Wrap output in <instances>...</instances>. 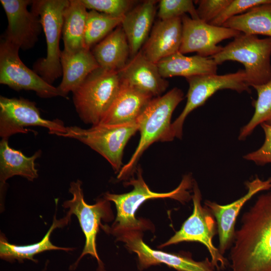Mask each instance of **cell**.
Segmentation results:
<instances>
[{"label": "cell", "instance_id": "cell-1", "mask_svg": "<svg viewBox=\"0 0 271 271\" xmlns=\"http://www.w3.org/2000/svg\"><path fill=\"white\" fill-rule=\"evenodd\" d=\"M229 256L231 271H271V191L242 215Z\"/></svg>", "mask_w": 271, "mask_h": 271}, {"label": "cell", "instance_id": "cell-2", "mask_svg": "<svg viewBox=\"0 0 271 271\" xmlns=\"http://www.w3.org/2000/svg\"><path fill=\"white\" fill-rule=\"evenodd\" d=\"M184 99V93L174 87L165 94L153 98L137 119L141 138L127 164L119 172L118 179L130 174L143 153L155 142H169L172 114Z\"/></svg>", "mask_w": 271, "mask_h": 271}, {"label": "cell", "instance_id": "cell-3", "mask_svg": "<svg viewBox=\"0 0 271 271\" xmlns=\"http://www.w3.org/2000/svg\"><path fill=\"white\" fill-rule=\"evenodd\" d=\"M121 81L118 71L98 68L73 92V101L80 119L92 126L100 124L115 99Z\"/></svg>", "mask_w": 271, "mask_h": 271}, {"label": "cell", "instance_id": "cell-4", "mask_svg": "<svg viewBox=\"0 0 271 271\" xmlns=\"http://www.w3.org/2000/svg\"><path fill=\"white\" fill-rule=\"evenodd\" d=\"M137 173V179H131L126 183L133 186L131 191L122 194H105L104 198L114 202L116 208L117 216L111 228V232L115 234L143 229V224L136 219L135 213L139 206L148 199L169 198L184 203L192 198L189 190L193 188L194 182L189 175L184 176L179 185L174 190L167 193H156L152 191L145 182L140 168L138 169Z\"/></svg>", "mask_w": 271, "mask_h": 271}, {"label": "cell", "instance_id": "cell-5", "mask_svg": "<svg viewBox=\"0 0 271 271\" xmlns=\"http://www.w3.org/2000/svg\"><path fill=\"white\" fill-rule=\"evenodd\" d=\"M270 57L271 38L260 39L242 33L211 57L218 65L226 61L242 64L246 84L252 87L271 80Z\"/></svg>", "mask_w": 271, "mask_h": 271}, {"label": "cell", "instance_id": "cell-6", "mask_svg": "<svg viewBox=\"0 0 271 271\" xmlns=\"http://www.w3.org/2000/svg\"><path fill=\"white\" fill-rule=\"evenodd\" d=\"M69 3V0H34L31 4V11L40 18L47 43L46 57L35 62L33 69L51 85L62 75L59 43L63 12Z\"/></svg>", "mask_w": 271, "mask_h": 271}, {"label": "cell", "instance_id": "cell-7", "mask_svg": "<svg viewBox=\"0 0 271 271\" xmlns=\"http://www.w3.org/2000/svg\"><path fill=\"white\" fill-rule=\"evenodd\" d=\"M63 137L79 141L99 154L116 172L121 169L124 149L129 139L139 131L137 121L118 125L98 124L89 128L66 126Z\"/></svg>", "mask_w": 271, "mask_h": 271}, {"label": "cell", "instance_id": "cell-8", "mask_svg": "<svg viewBox=\"0 0 271 271\" xmlns=\"http://www.w3.org/2000/svg\"><path fill=\"white\" fill-rule=\"evenodd\" d=\"M186 79L189 84L187 101L182 112L171 124L170 133L171 141L175 138L182 139L183 125L187 116L194 109L203 105L217 91L228 89L239 93L251 92L246 84L245 72L242 69L226 74L197 75Z\"/></svg>", "mask_w": 271, "mask_h": 271}, {"label": "cell", "instance_id": "cell-9", "mask_svg": "<svg viewBox=\"0 0 271 271\" xmlns=\"http://www.w3.org/2000/svg\"><path fill=\"white\" fill-rule=\"evenodd\" d=\"M193 191L192 214L184 222L180 229L160 247L183 241L200 242L209 251L211 261L215 268L218 270L224 269L228 265V260L213 243V238L217 232L214 217L206 206L203 207L201 205V193L196 182L194 183Z\"/></svg>", "mask_w": 271, "mask_h": 271}, {"label": "cell", "instance_id": "cell-10", "mask_svg": "<svg viewBox=\"0 0 271 271\" xmlns=\"http://www.w3.org/2000/svg\"><path fill=\"white\" fill-rule=\"evenodd\" d=\"M81 186L82 182L79 180L71 182L69 191L72 195V198L64 201L62 205L64 208L68 209L67 215L71 216L74 214L77 217L85 237L82 252L70 269H75L81 259L86 254L95 257L99 267H102V263L96 250V237L101 219L108 220L111 217L109 204L105 199L99 200L93 205L87 204Z\"/></svg>", "mask_w": 271, "mask_h": 271}, {"label": "cell", "instance_id": "cell-11", "mask_svg": "<svg viewBox=\"0 0 271 271\" xmlns=\"http://www.w3.org/2000/svg\"><path fill=\"white\" fill-rule=\"evenodd\" d=\"M29 126H39L48 129L51 134L62 137L66 126L59 119L43 118L35 102L23 98L0 96V136L8 140L18 133H27Z\"/></svg>", "mask_w": 271, "mask_h": 271}, {"label": "cell", "instance_id": "cell-12", "mask_svg": "<svg viewBox=\"0 0 271 271\" xmlns=\"http://www.w3.org/2000/svg\"><path fill=\"white\" fill-rule=\"evenodd\" d=\"M20 48L3 37L0 41V83L16 91H35L43 98L60 96L57 88L48 83L21 61Z\"/></svg>", "mask_w": 271, "mask_h": 271}, {"label": "cell", "instance_id": "cell-13", "mask_svg": "<svg viewBox=\"0 0 271 271\" xmlns=\"http://www.w3.org/2000/svg\"><path fill=\"white\" fill-rule=\"evenodd\" d=\"M181 19L182 40L179 52L183 54L196 52L202 57H211L222 50L223 47L218 45L219 43L241 34L233 29L192 19L186 14Z\"/></svg>", "mask_w": 271, "mask_h": 271}, {"label": "cell", "instance_id": "cell-14", "mask_svg": "<svg viewBox=\"0 0 271 271\" xmlns=\"http://www.w3.org/2000/svg\"><path fill=\"white\" fill-rule=\"evenodd\" d=\"M116 235L128 249L137 254L141 269L164 263L178 271H215V267L208 258L197 261L190 256L152 249L143 241L139 230L125 231Z\"/></svg>", "mask_w": 271, "mask_h": 271}, {"label": "cell", "instance_id": "cell-15", "mask_svg": "<svg viewBox=\"0 0 271 271\" xmlns=\"http://www.w3.org/2000/svg\"><path fill=\"white\" fill-rule=\"evenodd\" d=\"M31 0H1L8 21V27L2 36L20 49L32 48L43 30L40 18L29 12Z\"/></svg>", "mask_w": 271, "mask_h": 271}, {"label": "cell", "instance_id": "cell-16", "mask_svg": "<svg viewBox=\"0 0 271 271\" xmlns=\"http://www.w3.org/2000/svg\"><path fill=\"white\" fill-rule=\"evenodd\" d=\"M247 192L244 196L227 205H222L209 200L205 205L216 219L219 235L220 252L223 255L232 245L235 235V224L240 210L244 204L257 193L271 189V177L265 180L257 176L245 183Z\"/></svg>", "mask_w": 271, "mask_h": 271}, {"label": "cell", "instance_id": "cell-17", "mask_svg": "<svg viewBox=\"0 0 271 271\" xmlns=\"http://www.w3.org/2000/svg\"><path fill=\"white\" fill-rule=\"evenodd\" d=\"M118 72L122 82L153 98L160 96L168 86V82L161 75L157 64L148 59L142 51Z\"/></svg>", "mask_w": 271, "mask_h": 271}, {"label": "cell", "instance_id": "cell-18", "mask_svg": "<svg viewBox=\"0 0 271 271\" xmlns=\"http://www.w3.org/2000/svg\"><path fill=\"white\" fill-rule=\"evenodd\" d=\"M182 40L181 17L160 20L154 26L142 51L148 59L157 64L179 51Z\"/></svg>", "mask_w": 271, "mask_h": 271}, {"label": "cell", "instance_id": "cell-19", "mask_svg": "<svg viewBox=\"0 0 271 271\" xmlns=\"http://www.w3.org/2000/svg\"><path fill=\"white\" fill-rule=\"evenodd\" d=\"M153 98L121 81L117 95L100 124L118 125L136 122Z\"/></svg>", "mask_w": 271, "mask_h": 271}, {"label": "cell", "instance_id": "cell-20", "mask_svg": "<svg viewBox=\"0 0 271 271\" xmlns=\"http://www.w3.org/2000/svg\"><path fill=\"white\" fill-rule=\"evenodd\" d=\"M62 79L57 87L60 96L66 98L73 92L93 71L99 68L92 52L84 48L69 53L61 52Z\"/></svg>", "mask_w": 271, "mask_h": 271}, {"label": "cell", "instance_id": "cell-21", "mask_svg": "<svg viewBox=\"0 0 271 271\" xmlns=\"http://www.w3.org/2000/svg\"><path fill=\"white\" fill-rule=\"evenodd\" d=\"M157 1H146L129 11L121 26L127 38L130 54L133 57L147 40L156 13Z\"/></svg>", "mask_w": 271, "mask_h": 271}, {"label": "cell", "instance_id": "cell-22", "mask_svg": "<svg viewBox=\"0 0 271 271\" xmlns=\"http://www.w3.org/2000/svg\"><path fill=\"white\" fill-rule=\"evenodd\" d=\"M157 65L161 75L164 78L174 76L187 78L197 75L215 74L218 65L211 57L197 54L187 56L179 51L163 58Z\"/></svg>", "mask_w": 271, "mask_h": 271}, {"label": "cell", "instance_id": "cell-23", "mask_svg": "<svg viewBox=\"0 0 271 271\" xmlns=\"http://www.w3.org/2000/svg\"><path fill=\"white\" fill-rule=\"evenodd\" d=\"M71 217L66 215L64 217L57 220L54 217L53 223L49 230L39 242L25 245H18L8 242L6 236L1 234L0 237V257L3 260L9 262L18 261L23 262L25 260H31L37 262L34 256L45 251L61 250L71 251L73 248L62 247L54 245L50 240V236L53 231L56 228L62 227L67 224Z\"/></svg>", "mask_w": 271, "mask_h": 271}, {"label": "cell", "instance_id": "cell-24", "mask_svg": "<svg viewBox=\"0 0 271 271\" xmlns=\"http://www.w3.org/2000/svg\"><path fill=\"white\" fill-rule=\"evenodd\" d=\"M99 67L119 71L128 62L129 44L121 27H117L97 44L91 51Z\"/></svg>", "mask_w": 271, "mask_h": 271}, {"label": "cell", "instance_id": "cell-25", "mask_svg": "<svg viewBox=\"0 0 271 271\" xmlns=\"http://www.w3.org/2000/svg\"><path fill=\"white\" fill-rule=\"evenodd\" d=\"M42 154L37 151L31 157H27L20 151L12 149L8 140L2 139L0 143V181L1 186L15 176H20L33 181L38 178V170L35 161Z\"/></svg>", "mask_w": 271, "mask_h": 271}, {"label": "cell", "instance_id": "cell-26", "mask_svg": "<svg viewBox=\"0 0 271 271\" xmlns=\"http://www.w3.org/2000/svg\"><path fill=\"white\" fill-rule=\"evenodd\" d=\"M87 14L81 0H69L63 12L62 36L64 52L72 53L85 48Z\"/></svg>", "mask_w": 271, "mask_h": 271}, {"label": "cell", "instance_id": "cell-27", "mask_svg": "<svg viewBox=\"0 0 271 271\" xmlns=\"http://www.w3.org/2000/svg\"><path fill=\"white\" fill-rule=\"evenodd\" d=\"M222 26L246 35H261L271 38V3L254 7L233 17Z\"/></svg>", "mask_w": 271, "mask_h": 271}, {"label": "cell", "instance_id": "cell-28", "mask_svg": "<svg viewBox=\"0 0 271 271\" xmlns=\"http://www.w3.org/2000/svg\"><path fill=\"white\" fill-rule=\"evenodd\" d=\"M257 98L252 102L254 113L250 120L240 129L238 140L243 141L262 123L271 125V80L265 84L253 87Z\"/></svg>", "mask_w": 271, "mask_h": 271}, {"label": "cell", "instance_id": "cell-29", "mask_svg": "<svg viewBox=\"0 0 271 271\" xmlns=\"http://www.w3.org/2000/svg\"><path fill=\"white\" fill-rule=\"evenodd\" d=\"M123 17H115L94 10L88 12L85 35V48L90 50L92 46L121 25Z\"/></svg>", "mask_w": 271, "mask_h": 271}, {"label": "cell", "instance_id": "cell-30", "mask_svg": "<svg viewBox=\"0 0 271 271\" xmlns=\"http://www.w3.org/2000/svg\"><path fill=\"white\" fill-rule=\"evenodd\" d=\"M189 13L191 18L199 19L194 2L191 0H161L158 16L161 20L171 19Z\"/></svg>", "mask_w": 271, "mask_h": 271}, {"label": "cell", "instance_id": "cell-31", "mask_svg": "<svg viewBox=\"0 0 271 271\" xmlns=\"http://www.w3.org/2000/svg\"><path fill=\"white\" fill-rule=\"evenodd\" d=\"M87 9L115 17H124L136 3L130 0H81Z\"/></svg>", "mask_w": 271, "mask_h": 271}, {"label": "cell", "instance_id": "cell-32", "mask_svg": "<svg viewBox=\"0 0 271 271\" xmlns=\"http://www.w3.org/2000/svg\"><path fill=\"white\" fill-rule=\"evenodd\" d=\"M270 3L271 0H230L222 12L209 24L222 26L233 17L242 14L254 7Z\"/></svg>", "mask_w": 271, "mask_h": 271}, {"label": "cell", "instance_id": "cell-33", "mask_svg": "<svg viewBox=\"0 0 271 271\" xmlns=\"http://www.w3.org/2000/svg\"><path fill=\"white\" fill-rule=\"evenodd\" d=\"M264 134V140L257 150L243 156L244 160L263 166L271 163V125L264 123L260 125Z\"/></svg>", "mask_w": 271, "mask_h": 271}, {"label": "cell", "instance_id": "cell-34", "mask_svg": "<svg viewBox=\"0 0 271 271\" xmlns=\"http://www.w3.org/2000/svg\"><path fill=\"white\" fill-rule=\"evenodd\" d=\"M196 2L198 4L196 12L198 19L209 23L222 12L230 0H200Z\"/></svg>", "mask_w": 271, "mask_h": 271}, {"label": "cell", "instance_id": "cell-35", "mask_svg": "<svg viewBox=\"0 0 271 271\" xmlns=\"http://www.w3.org/2000/svg\"><path fill=\"white\" fill-rule=\"evenodd\" d=\"M47 265H48V261H47L46 264H45V267H44V268L43 269V270H42L41 271H46V270H47Z\"/></svg>", "mask_w": 271, "mask_h": 271}]
</instances>
